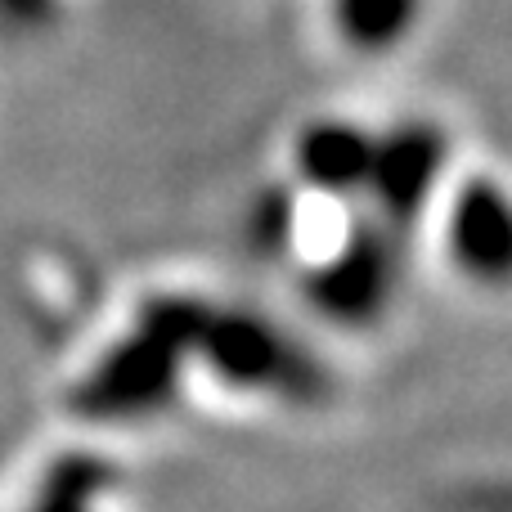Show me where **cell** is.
<instances>
[{
  "label": "cell",
  "instance_id": "8992f818",
  "mask_svg": "<svg viewBox=\"0 0 512 512\" xmlns=\"http://www.w3.org/2000/svg\"><path fill=\"white\" fill-rule=\"evenodd\" d=\"M423 18V0H333V27L355 54H391Z\"/></svg>",
  "mask_w": 512,
  "mask_h": 512
},
{
  "label": "cell",
  "instance_id": "277c9868",
  "mask_svg": "<svg viewBox=\"0 0 512 512\" xmlns=\"http://www.w3.org/2000/svg\"><path fill=\"white\" fill-rule=\"evenodd\" d=\"M194 346H203L212 355L216 373H225L230 382L243 387H297L310 382V364L301 360V351L279 337L265 319L256 315H234V310H198Z\"/></svg>",
  "mask_w": 512,
  "mask_h": 512
},
{
  "label": "cell",
  "instance_id": "3957f363",
  "mask_svg": "<svg viewBox=\"0 0 512 512\" xmlns=\"http://www.w3.org/2000/svg\"><path fill=\"white\" fill-rule=\"evenodd\" d=\"M445 252L468 279L512 283V194L490 176H468L445 207Z\"/></svg>",
  "mask_w": 512,
  "mask_h": 512
},
{
  "label": "cell",
  "instance_id": "7a4b0ae2",
  "mask_svg": "<svg viewBox=\"0 0 512 512\" xmlns=\"http://www.w3.org/2000/svg\"><path fill=\"white\" fill-rule=\"evenodd\" d=\"M450 167V135L436 122H400L373 140L369 203L387 230L405 234L436 198Z\"/></svg>",
  "mask_w": 512,
  "mask_h": 512
},
{
  "label": "cell",
  "instance_id": "5b68a950",
  "mask_svg": "<svg viewBox=\"0 0 512 512\" xmlns=\"http://www.w3.org/2000/svg\"><path fill=\"white\" fill-rule=\"evenodd\" d=\"M373 140H378L373 131L342 122V117H319V122L301 126L297 144H292L297 180L328 198L364 194L373 171Z\"/></svg>",
  "mask_w": 512,
  "mask_h": 512
},
{
  "label": "cell",
  "instance_id": "6da1fadb",
  "mask_svg": "<svg viewBox=\"0 0 512 512\" xmlns=\"http://www.w3.org/2000/svg\"><path fill=\"white\" fill-rule=\"evenodd\" d=\"M400 234L373 216V221H355L351 234L342 239L328 261H319L306 279V292L324 315L346 319V324H369L373 315L387 310L396 297L400 279Z\"/></svg>",
  "mask_w": 512,
  "mask_h": 512
}]
</instances>
